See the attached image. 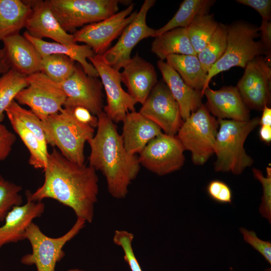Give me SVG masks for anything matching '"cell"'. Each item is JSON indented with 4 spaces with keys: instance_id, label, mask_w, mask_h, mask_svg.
<instances>
[{
    "instance_id": "1",
    "label": "cell",
    "mask_w": 271,
    "mask_h": 271,
    "mask_svg": "<svg viewBox=\"0 0 271 271\" xmlns=\"http://www.w3.org/2000/svg\"><path fill=\"white\" fill-rule=\"evenodd\" d=\"M43 172V185L34 193L27 191V198L34 201L54 199L71 208L77 218L91 223L99 192L96 171L89 165L70 161L54 148Z\"/></svg>"
},
{
    "instance_id": "2",
    "label": "cell",
    "mask_w": 271,
    "mask_h": 271,
    "mask_svg": "<svg viewBox=\"0 0 271 271\" xmlns=\"http://www.w3.org/2000/svg\"><path fill=\"white\" fill-rule=\"evenodd\" d=\"M96 116V132L88 141L89 165L104 176L110 195L122 199L127 196L129 185L140 171L139 158L126 151L116 125L103 111Z\"/></svg>"
},
{
    "instance_id": "3",
    "label": "cell",
    "mask_w": 271,
    "mask_h": 271,
    "mask_svg": "<svg viewBox=\"0 0 271 271\" xmlns=\"http://www.w3.org/2000/svg\"><path fill=\"white\" fill-rule=\"evenodd\" d=\"M217 120L219 126L214 148L216 156L215 171L240 175L253 163V159L246 154L244 144L249 134L259 124V118L244 121Z\"/></svg>"
},
{
    "instance_id": "4",
    "label": "cell",
    "mask_w": 271,
    "mask_h": 271,
    "mask_svg": "<svg viewBox=\"0 0 271 271\" xmlns=\"http://www.w3.org/2000/svg\"><path fill=\"white\" fill-rule=\"evenodd\" d=\"M41 125L48 144L57 147L70 161L84 164L85 144L94 136V128L79 122L72 109L65 107L41 120Z\"/></svg>"
},
{
    "instance_id": "5",
    "label": "cell",
    "mask_w": 271,
    "mask_h": 271,
    "mask_svg": "<svg viewBox=\"0 0 271 271\" xmlns=\"http://www.w3.org/2000/svg\"><path fill=\"white\" fill-rule=\"evenodd\" d=\"M228 26L227 44L221 57L208 70L204 87H209L211 79L220 72L234 67L245 68L254 58L267 55L260 41L255 39L259 36V27L249 23L239 21ZM268 56V55H267Z\"/></svg>"
},
{
    "instance_id": "6",
    "label": "cell",
    "mask_w": 271,
    "mask_h": 271,
    "mask_svg": "<svg viewBox=\"0 0 271 271\" xmlns=\"http://www.w3.org/2000/svg\"><path fill=\"white\" fill-rule=\"evenodd\" d=\"M218 126L217 119L203 104L183 121L176 136L184 150L191 152L194 164H204L214 154Z\"/></svg>"
},
{
    "instance_id": "7",
    "label": "cell",
    "mask_w": 271,
    "mask_h": 271,
    "mask_svg": "<svg viewBox=\"0 0 271 271\" xmlns=\"http://www.w3.org/2000/svg\"><path fill=\"white\" fill-rule=\"evenodd\" d=\"M86 221L77 217L72 227L62 236L51 237L45 235L39 226L32 222L25 233L32 247V252L23 256L21 262L26 265H35L37 271H55L57 263L65 256L63 247L82 229Z\"/></svg>"
},
{
    "instance_id": "8",
    "label": "cell",
    "mask_w": 271,
    "mask_h": 271,
    "mask_svg": "<svg viewBox=\"0 0 271 271\" xmlns=\"http://www.w3.org/2000/svg\"><path fill=\"white\" fill-rule=\"evenodd\" d=\"M51 10L67 33L104 20L118 12L119 0H48Z\"/></svg>"
},
{
    "instance_id": "9",
    "label": "cell",
    "mask_w": 271,
    "mask_h": 271,
    "mask_svg": "<svg viewBox=\"0 0 271 271\" xmlns=\"http://www.w3.org/2000/svg\"><path fill=\"white\" fill-rule=\"evenodd\" d=\"M28 85L15 98L20 105L28 106L41 120L59 112L64 107L66 96L60 83L42 72L27 76Z\"/></svg>"
},
{
    "instance_id": "10",
    "label": "cell",
    "mask_w": 271,
    "mask_h": 271,
    "mask_svg": "<svg viewBox=\"0 0 271 271\" xmlns=\"http://www.w3.org/2000/svg\"><path fill=\"white\" fill-rule=\"evenodd\" d=\"M134 4L131 3L108 18L77 30L72 34L74 42L84 43L95 55L103 54L136 16L138 12H132Z\"/></svg>"
},
{
    "instance_id": "11",
    "label": "cell",
    "mask_w": 271,
    "mask_h": 271,
    "mask_svg": "<svg viewBox=\"0 0 271 271\" xmlns=\"http://www.w3.org/2000/svg\"><path fill=\"white\" fill-rule=\"evenodd\" d=\"M184 151L177 136L162 133L148 144L138 158L141 166L158 176H164L182 167Z\"/></svg>"
},
{
    "instance_id": "12",
    "label": "cell",
    "mask_w": 271,
    "mask_h": 271,
    "mask_svg": "<svg viewBox=\"0 0 271 271\" xmlns=\"http://www.w3.org/2000/svg\"><path fill=\"white\" fill-rule=\"evenodd\" d=\"M156 2L145 0L133 21L123 30L116 43L99 55L106 64L119 71L131 58L133 49L141 40L155 37L156 30L148 26L146 19L148 12Z\"/></svg>"
},
{
    "instance_id": "13",
    "label": "cell",
    "mask_w": 271,
    "mask_h": 271,
    "mask_svg": "<svg viewBox=\"0 0 271 271\" xmlns=\"http://www.w3.org/2000/svg\"><path fill=\"white\" fill-rule=\"evenodd\" d=\"M60 84L66 96L63 107H84L95 116L103 111V87L101 80L87 75L80 65L76 64L72 74Z\"/></svg>"
},
{
    "instance_id": "14",
    "label": "cell",
    "mask_w": 271,
    "mask_h": 271,
    "mask_svg": "<svg viewBox=\"0 0 271 271\" xmlns=\"http://www.w3.org/2000/svg\"><path fill=\"white\" fill-rule=\"evenodd\" d=\"M88 60L96 70L105 92L103 112L115 123L122 121L127 113L135 110L137 101L122 88L119 71L106 64L98 55Z\"/></svg>"
},
{
    "instance_id": "15",
    "label": "cell",
    "mask_w": 271,
    "mask_h": 271,
    "mask_svg": "<svg viewBox=\"0 0 271 271\" xmlns=\"http://www.w3.org/2000/svg\"><path fill=\"white\" fill-rule=\"evenodd\" d=\"M236 86L248 108L262 110L270 101V63L257 56L248 63Z\"/></svg>"
},
{
    "instance_id": "16",
    "label": "cell",
    "mask_w": 271,
    "mask_h": 271,
    "mask_svg": "<svg viewBox=\"0 0 271 271\" xmlns=\"http://www.w3.org/2000/svg\"><path fill=\"white\" fill-rule=\"evenodd\" d=\"M139 112L170 136L177 135L183 122L179 105L163 81L157 82Z\"/></svg>"
},
{
    "instance_id": "17",
    "label": "cell",
    "mask_w": 271,
    "mask_h": 271,
    "mask_svg": "<svg viewBox=\"0 0 271 271\" xmlns=\"http://www.w3.org/2000/svg\"><path fill=\"white\" fill-rule=\"evenodd\" d=\"M31 13L26 28L31 36L42 39L48 38L65 45L75 44L72 34L65 32L53 14L48 0L27 1Z\"/></svg>"
},
{
    "instance_id": "18",
    "label": "cell",
    "mask_w": 271,
    "mask_h": 271,
    "mask_svg": "<svg viewBox=\"0 0 271 271\" xmlns=\"http://www.w3.org/2000/svg\"><path fill=\"white\" fill-rule=\"evenodd\" d=\"M207 102L205 105L215 117L239 121L250 119L249 110L242 100L237 88L224 86L219 90L207 87L203 92Z\"/></svg>"
},
{
    "instance_id": "19",
    "label": "cell",
    "mask_w": 271,
    "mask_h": 271,
    "mask_svg": "<svg viewBox=\"0 0 271 271\" xmlns=\"http://www.w3.org/2000/svg\"><path fill=\"white\" fill-rule=\"evenodd\" d=\"M120 79L128 93L143 104L158 82L154 65L137 53L123 66Z\"/></svg>"
},
{
    "instance_id": "20",
    "label": "cell",
    "mask_w": 271,
    "mask_h": 271,
    "mask_svg": "<svg viewBox=\"0 0 271 271\" xmlns=\"http://www.w3.org/2000/svg\"><path fill=\"white\" fill-rule=\"evenodd\" d=\"M27 200L24 205L14 206L0 226V249L7 244L25 240L28 227L43 214L45 206L42 201H34L28 198Z\"/></svg>"
},
{
    "instance_id": "21",
    "label": "cell",
    "mask_w": 271,
    "mask_h": 271,
    "mask_svg": "<svg viewBox=\"0 0 271 271\" xmlns=\"http://www.w3.org/2000/svg\"><path fill=\"white\" fill-rule=\"evenodd\" d=\"M2 42L11 68L26 76L41 72L42 57L35 46L24 36L17 34Z\"/></svg>"
},
{
    "instance_id": "22",
    "label": "cell",
    "mask_w": 271,
    "mask_h": 271,
    "mask_svg": "<svg viewBox=\"0 0 271 271\" xmlns=\"http://www.w3.org/2000/svg\"><path fill=\"white\" fill-rule=\"evenodd\" d=\"M122 122L123 146L132 155L140 154L151 140L163 133L157 124L136 110L127 113Z\"/></svg>"
},
{
    "instance_id": "23",
    "label": "cell",
    "mask_w": 271,
    "mask_h": 271,
    "mask_svg": "<svg viewBox=\"0 0 271 271\" xmlns=\"http://www.w3.org/2000/svg\"><path fill=\"white\" fill-rule=\"evenodd\" d=\"M157 66L163 81L179 105L180 114L184 121L203 104L202 93L187 85L166 62L159 60Z\"/></svg>"
},
{
    "instance_id": "24",
    "label": "cell",
    "mask_w": 271,
    "mask_h": 271,
    "mask_svg": "<svg viewBox=\"0 0 271 271\" xmlns=\"http://www.w3.org/2000/svg\"><path fill=\"white\" fill-rule=\"evenodd\" d=\"M23 36L36 48L42 57L51 54H63L77 62L88 75L98 77V74L94 66L87 60L95 54L91 48L86 44L65 45L57 42H47L31 36L27 31Z\"/></svg>"
},
{
    "instance_id": "25",
    "label": "cell",
    "mask_w": 271,
    "mask_h": 271,
    "mask_svg": "<svg viewBox=\"0 0 271 271\" xmlns=\"http://www.w3.org/2000/svg\"><path fill=\"white\" fill-rule=\"evenodd\" d=\"M31 13L27 1L0 0V41L26 28Z\"/></svg>"
},
{
    "instance_id": "26",
    "label": "cell",
    "mask_w": 271,
    "mask_h": 271,
    "mask_svg": "<svg viewBox=\"0 0 271 271\" xmlns=\"http://www.w3.org/2000/svg\"><path fill=\"white\" fill-rule=\"evenodd\" d=\"M151 44V51L161 60L171 55H197L189 38L186 28H177L156 36Z\"/></svg>"
},
{
    "instance_id": "27",
    "label": "cell",
    "mask_w": 271,
    "mask_h": 271,
    "mask_svg": "<svg viewBox=\"0 0 271 271\" xmlns=\"http://www.w3.org/2000/svg\"><path fill=\"white\" fill-rule=\"evenodd\" d=\"M166 60L187 85L202 92L207 73L202 68L197 55L173 54L168 56Z\"/></svg>"
},
{
    "instance_id": "28",
    "label": "cell",
    "mask_w": 271,
    "mask_h": 271,
    "mask_svg": "<svg viewBox=\"0 0 271 271\" xmlns=\"http://www.w3.org/2000/svg\"><path fill=\"white\" fill-rule=\"evenodd\" d=\"M215 1L184 0L172 18L164 26L156 30V35L177 28H186L199 15L207 14Z\"/></svg>"
},
{
    "instance_id": "29",
    "label": "cell",
    "mask_w": 271,
    "mask_h": 271,
    "mask_svg": "<svg viewBox=\"0 0 271 271\" xmlns=\"http://www.w3.org/2000/svg\"><path fill=\"white\" fill-rule=\"evenodd\" d=\"M218 25L213 15L207 13L196 16L186 28L191 44L197 54L206 47Z\"/></svg>"
},
{
    "instance_id": "30",
    "label": "cell",
    "mask_w": 271,
    "mask_h": 271,
    "mask_svg": "<svg viewBox=\"0 0 271 271\" xmlns=\"http://www.w3.org/2000/svg\"><path fill=\"white\" fill-rule=\"evenodd\" d=\"M5 112L13 128L29 152V163L35 169L43 170L47 166V160L42 154L38 139L13 113L8 110Z\"/></svg>"
},
{
    "instance_id": "31",
    "label": "cell",
    "mask_w": 271,
    "mask_h": 271,
    "mask_svg": "<svg viewBox=\"0 0 271 271\" xmlns=\"http://www.w3.org/2000/svg\"><path fill=\"white\" fill-rule=\"evenodd\" d=\"M28 85L27 76L12 68L0 77V121L4 119L6 108L15 99L17 94Z\"/></svg>"
},
{
    "instance_id": "32",
    "label": "cell",
    "mask_w": 271,
    "mask_h": 271,
    "mask_svg": "<svg viewBox=\"0 0 271 271\" xmlns=\"http://www.w3.org/2000/svg\"><path fill=\"white\" fill-rule=\"evenodd\" d=\"M228 26L219 24L211 39L197 54L202 68L207 73L211 67L223 55L227 44Z\"/></svg>"
},
{
    "instance_id": "33",
    "label": "cell",
    "mask_w": 271,
    "mask_h": 271,
    "mask_svg": "<svg viewBox=\"0 0 271 271\" xmlns=\"http://www.w3.org/2000/svg\"><path fill=\"white\" fill-rule=\"evenodd\" d=\"M75 61L63 54H51L42 57L41 72L53 81L61 83L74 72Z\"/></svg>"
},
{
    "instance_id": "34",
    "label": "cell",
    "mask_w": 271,
    "mask_h": 271,
    "mask_svg": "<svg viewBox=\"0 0 271 271\" xmlns=\"http://www.w3.org/2000/svg\"><path fill=\"white\" fill-rule=\"evenodd\" d=\"M6 110L13 113L36 136L42 154L47 160L49 153L45 134L41 125V120L31 110L22 107L16 100L13 101Z\"/></svg>"
},
{
    "instance_id": "35",
    "label": "cell",
    "mask_w": 271,
    "mask_h": 271,
    "mask_svg": "<svg viewBox=\"0 0 271 271\" xmlns=\"http://www.w3.org/2000/svg\"><path fill=\"white\" fill-rule=\"evenodd\" d=\"M22 186L6 180L0 174V222H4L8 212L16 206L22 205Z\"/></svg>"
},
{
    "instance_id": "36",
    "label": "cell",
    "mask_w": 271,
    "mask_h": 271,
    "mask_svg": "<svg viewBox=\"0 0 271 271\" xmlns=\"http://www.w3.org/2000/svg\"><path fill=\"white\" fill-rule=\"evenodd\" d=\"M133 233L124 230H116L113 236V242L122 249L123 258L131 271H143L133 250Z\"/></svg>"
},
{
    "instance_id": "37",
    "label": "cell",
    "mask_w": 271,
    "mask_h": 271,
    "mask_svg": "<svg viewBox=\"0 0 271 271\" xmlns=\"http://www.w3.org/2000/svg\"><path fill=\"white\" fill-rule=\"evenodd\" d=\"M252 173L254 178L261 184L262 196L259 207V212L268 222L271 223V168L266 167V175L265 177L259 170L253 168Z\"/></svg>"
},
{
    "instance_id": "38",
    "label": "cell",
    "mask_w": 271,
    "mask_h": 271,
    "mask_svg": "<svg viewBox=\"0 0 271 271\" xmlns=\"http://www.w3.org/2000/svg\"><path fill=\"white\" fill-rule=\"evenodd\" d=\"M239 231L242 234L244 240L258 252L264 259L271 264V242L270 241L263 240L258 237L255 232L252 230L241 227Z\"/></svg>"
},
{
    "instance_id": "39",
    "label": "cell",
    "mask_w": 271,
    "mask_h": 271,
    "mask_svg": "<svg viewBox=\"0 0 271 271\" xmlns=\"http://www.w3.org/2000/svg\"><path fill=\"white\" fill-rule=\"evenodd\" d=\"M207 192L209 197L217 203H232V191L229 186L222 181L214 180L210 181L207 186Z\"/></svg>"
},
{
    "instance_id": "40",
    "label": "cell",
    "mask_w": 271,
    "mask_h": 271,
    "mask_svg": "<svg viewBox=\"0 0 271 271\" xmlns=\"http://www.w3.org/2000/svg\"><path fill=\"white\" fill-rule=\"evenodd\" d=\"M16 141V136L0 121V162L7 159Z\"/></svg>"
},
{
    "instance_id": "41",
    "label": "cell",
    "mask_w": 271,
    "mask_h": 271,
    "mask_svg": "<svg viewBox=\"0 0 271 271\" xmlns=\"http://www.w3.org/2000/svg\"><path fill=\"white\" fill-rule=\"evenodd\" d=\"M236 2L254 9L261 16L262 20L270 21L271 17L270 0H237Z\"/></svg>"
},
{
    "instance_id": "42",
    "label": "cell",
    "mask_w": 271,
    "mask_h": 271,
    "mask_svg": "<svg viewBox=\"0 0 271 271\" xmlns=\"http://www.w3.org/2000/svg\"><path fill=\"white\" fill-rule=\"evenodd\" d=\"M71 109L74 116L79 122L90 125L94 128L97 127V117L93 115L88 109L80 106Z\"/></svg>"
},
{
    "instance_id": "43",
    "label": "cell",
    "mask_w": 271,
    "mask_h": 271,
    "mask_svg": "<svg viewBox=\"0 0 271 271\" xmlns=\"http://www.w3.org/2000/svg\"><path fill=\"white\" fill-rule=\"evenodd\" d=\"M259 34L261 36L260 42L267 54L270 55L271 49V22L270 21L262 20L259 27Z\"/></svg>"
},
{
    "instance_id": "44",
    "label": "cell",
    "mask_w": 271,
    "mask_h": 271,
    "mask_svg": "<svg viewBox=\"0 0 271 271\" xmlns=\"http://www.w3.org/2000/svg\"><path fill=\"white\" fill-rule=\"evenodd\" d=\"M262 115L259 118L261 125L271 126V109L268 106H265L263 108Z\"/></svg>"
},
{
    "instance_id": "45",
    "label": "cell",
    "mask_w": 271,
    "mask_h": 271,
    "mask_svg": "<svg viewBox=\"0 0 271 271\" xmlns=\"http://www.w3.org/2000/svg\"><path fill=\"white\" fill-rule=\"evenodd\" d=\"M259 134L262 141L269 143L271 141V126L261 125Z\"/></svg>"
},
{
    "instance_id": "46",
    "label": "cell",
    "mask_w": 271,
    "mask_h": 271,
    "mask_svg": "<svg viewBox=\"0 0 271 271\" xmlns=\"http://www.w3.org/2000/svg\"><path fill=\"white\" fill-rule=\"evenodd\" d=\"M11 67L7 59L5 51L3 48H0V77L1 74L7 72Z\"/></svg>"
},
{
    "instance_id": "47",
    "label": "cell",
    "mask_w": 271,
    "mask_h": 271,
    "mask_svg": "<svg viewBox=\"0 0 271 271\" xmlns=\"http://www.w3.org/2000/svg\"><path fill=\"white\" fill-rule=\"evenodd\" d=\"M65 271H85V270H82L79 268H70V269L66 270Z\"/></svg>"
},
{
    "instance_id": "48",
    "label": "cell",
    "mask_w": 271,
    "mask_h": 271,
    "mask_svg": "<svg viewBox=\"0 0 271 271\" xmlns=\"http://www.w3.org/2000/svg\"><path fill=\"white\" fill-rule=\"evenodd\" d=\"M263 271H271V268L270 267H268V268H266L265 269H264Z\"/></svg>"
},
{
    "instance_id": "49",
    "label": "cell",
    "mask_w": 271,
    "mask_h": 271,
    "mask_svg": "<svg viewBox=\"0 0 271 271\" xmlns=\"http://www.w3.org/2000/svg\"><path fill=\"white\" fill-rule=\"evenodd\" d=\"M0 271H4V270H0Z\"/></svg>"
}]
</instances>
